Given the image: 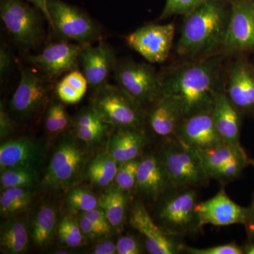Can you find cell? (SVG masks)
<instances>
[{
	"label": "cell",
	"mask_w": 254,
	"mask_h": 254,
	"mask_svg": "<svg viewBox=\"0 0 254 254\" xmlns=\"http://www.w3.org/2000/svg\"><path fill=\"white\" fill-rule=\"evenodd\" d=\"M220 66L221 59L218 56L183 65L161 81L160 95L175 100L184 118L212 109L218 92Z\"/></svg>",
	"instance_id": "6da1fadb"
},
{
	"label": "cell",
	"mask_w": 254,
	"mask_h": 254,
	"mask_svg": "<svg viewBox=\"0 0 254 254\" xmlns=\"http://www.w3.org/2000/svg\"><path fill=\"white\" fill-rule=\"evenodd\" d=\"M227 24L226 15L217 0H208L187 14L177 53L186 57L208 54L222 44Z\"/></svg>",
	"instance_id": "7a4b0ae2"
},
{
	"label": "cell",
	"mask_w": 254,
	"mask_h": 254,
	"mask_svg": "<svg viewBox=\"0 0 254 254\" xmlns=\"http://www.w3.org/2000/svg\"><path fill=\"white\" fill-rule=\"evenodd\" d=\"M104 123L119 129L141 128V105L120 86L107 84L95 91L91 104Z\"/></svg>",
	"instance_id": "3957f363"
},
{
	"label": "cell",
	"mask_w": 254,
	"mask_h": 254,
	"mask_svg": "<svg viewBox=\"0 0 254 254\" xmlns=\"http://www.w3.org/2000/svg\"><path fill=\"white\" fill-rule=\"evenodd\" d=\"M160 158L174 189H190L208 183L210 177L198 150L177 141L165 146Z\"/></svg>",
	"instance_id": "277c9868"
},
{
	"label": "cell",
	"mask_w": 254,
	"mask_h": 254,
	"mask_svg": "<svg viewBox=\"0 0 254 254\" xmlns=\"http://www.w3.org/2000/svg\"><path fill=\"white\" fill-rule=\"evenodd\" d=\"M50 26L61 38L83 45L101 37V31L85 13L62 0H48Z\"/></svg>",
	"instance_id": "5b68a950"
},
{
	"label": "cell",
	"mask_w": 254,
	"mask_h": 254,
	"mask_svg": "<svg viewBox=\"0 0 254 254\" xmlns=\"http://www.w3.org/2000/svg\"><path fill=\"white\" fill-rule=\"evenodd\" d=\"M0 16L6 31L18 46L31 49L43 38V28L36 10L21 0H1Z\"/></svg>",
	"instance_id": "8992f818"
},
{
	"label": "cell",
	"mask_w": 254,
	"mask_h": 254,
	"mask_svg": "<svg viewBox=\"0 0 254 254\" xmlns=\"http://www.w3.org/2000/svg\"><path fill=\"white\" fill-rule=\"evenodd\" d=\"M197 195L190 189H182L164 200L158 211L163 230L172 236H181L199 230Z\"/></svg>",
	"instance_id": "52a82bcc"
},
{
	"label": "cell",
	"mask_w": 254,
	"mask_h": 254,
	"mask_svg": "<svg viewBox=\"0 0 254 254\" xmlns=\"http://www.w3.org/2000/svg\"><path fill=\"white\" fill-rule=\"evenodd\" d=\"M114 71L118 86L140 105L158 100L161 81L150 65L134 62L117 63Z\"/></svg>",
	"instance_id": "ba28073f"
},
{
	"label": "cell",
	"mask_w": 254,
	"mask_h": 254,
	"mask_svg": "<svg viewBox=\"0 0 254 254\" xmlns=\"http://www.w3.org/2000/svg\"><path fill=\"white\" fill-rule=\"evenodd\" d=\"M175 32L173 23L147 25L128 34L125 41L148 63H161L170 55Z\"/></svg>",
	"instance_id": "9c48e42d"
},
{
	"label": "cell",
	"mask_w": 254,
	"mask_h": 254,
	"mask_svg": "<svg viewBox=\"0 0 254 254\" xmlns=\"http://www.w3.org/2000/svg\"><path fill=\"white\" fill-rule=\"evenodd\" d=\"M84 161V152L74 141L62 142L50 161L45 185L53 189L67 186L77 178Z\"/></svg>",
	"instance_id": "30bf717a"
},
{
	"label": "cell",
	"mask_w": 254,
	"mask_h": 254,
	"mask_svg": "<svg viewBox=\"0 0 254 254\" xmlns=\"http://www.w3.org/2000/svg\"><path fill=\"white\" fill-rule=\"evenodd\" d=\"M222 45L230 51L254 50V1L237 0L232 5Z\"/></svg>",
	"instance_id": "8fae6325"
},
{
	"label": "cell",
	"mask_w": 254,
	"mask_h": 254,
	"mask_svg": "<svg viewBox=\"0 0 254 254\" xmlns=\"http://www.w3.org/2000/svg\"><path fill=\"white\" fill-rule=\"evenodd\" d=\"M82 47L67 41L52 43L29 60L48 78H59L77 68Z\"/></svg>",
	"instance_id": "7c38bea8"
},
{
	"label": "cell",
	"mask_w": 254,
	"mask_h": 254,
	"mask_svg": "<svg viewBox=\"0 0 254 254\" xmlns=\"http://www.w3.org/2000/svg\"><path fill=\"white\" fill-rule=\"evenodd\" d=\"M176 138L182 144L198 150L223 143L215 128L213 108L184 118L177 129Z\"/></svg>",
	"instance_id": "4fadbf2b"
},
{
	"label": "cell",
	"mask_w": 254,
	"mask_h": 254,
	"mask_svg": "<svg viewBox=\"0 0 254 254\" xmlns=\"http://www.w3.org/2000/svg\"><path fill=\"white\" fill-rule=\"evenodd\" d=\"M195 210L200 228L205 225H245L248 214V208L241 206L233 201L224 190H220L213 198L198 203Z\"/></svg>",
	"instance_id": "5bb4252c"
},
{
	"label": "cell",
	"mask_w": 254,
	"mask_h": 254,
	"mask_svg": "<svg viewBox=\"0 0 254 254\" xmlns=\"http://www.w3.org/2000/svg\"><path fill=\"white\" fill-rule=\"evenodd\" d=\"M129 222L145 237V247L150 254H175L182 250L183 246L155 224L141 203H136L131 209Z\"/></svg>",
	"instance_id": "9a60e30c"
},
{
	"label": "cell",
	"mask_w": 254,
	"mask_h": 254,
	"mask_svg": "<svg viewBox=\"0 0 254 254\" xmlns=\"http://www.w3.org/2000/svg\"><path fill=\"white\" fill-rule=\"evenodd\" d=\"M79 64L88 86L96 91L108 83L117 62L112 48L101 42L97 46L83 45L80 53Z\"/></svg>",
	"instance_id": "2e32d148"
},
{
	"label": "cell",
	"mask_w": 254,
	"mask_h": 254,
	"mask_svg": "<svg viewBox=\"0 0 254 254\" xmlns=\"http://www.w3.org/2000/svg\"><path fill=\"white\" fill-rule=\"evenodd\" d=\"M48 94L44 80L29 68H23L17 88L10 100V108L19 116H28L46 103Z\"/></svg>",
	"instance_id": "e0dca14e"
},
{
	"label": "cell",
	"mask_w": 254,
	"mask_h": 254,
	"mask_svg": "<svg viewBox=\"0 0 254 254\" xmlns=\"http://www.w3.org/2000/svg\"><path fill=\"white\" fill-rule=\"evenodd\" d=\"M225 93L241 113L254 117V70L247 62L232 65Z\"/></svg>",
	"instance_id": "ac0fdd59"
},
{
	"label": "cell",
	"mask_w": 254,
	"mask_h": 254,
	"mask_svg": "<svg viewBox=\"0 0 254 254\" xmlns=\"http://www.w3.org/2000/svg\"><path fill=\"white\" fill-rule=\"evenodd\" d=\"M136 187L141 193L155 200L163 195L169 187H173L160 157L148 155L142 159Z\"/></svg>",
	"instance_id": "d6986e66"
},
{
	"label": "cell",
	"mask_w": 254,
	"mask_h": 254,
	"mask_svg": "<svg viewBox=\"0 0 254 254\" xmlns=\"http://www.w3.org/2000/svg\"><path fill=\"white\" fill-rule=\"evenodd\" d=\"M42 158L43 152L39 145L29 138L11 140L0 147L1 170L18 167L36 170Z\"/></svg>",
	"instance_id": "ffe728a7"
},
{
	"label": "cell",
	"mask_w": 254,
	"mask_h": 254,
	"mask_svg": "<svg viewBox=\"0 0 254 254\" xmlns=\"http://www.w3.org/2000/svg\"><path fill=\"white\" fill-rule=\"evenodd\" d=\"M240 112L226 93L218 92L213 107L215 128L223 143L240 144Z\"/></svg>",
	"instance_id": "44dd1931"
},
{
	"label": "cell",
	"mask_w": 254,
	"mask_h": 254,
	"mask_svg": "<svg viewBox=\"0 0 254 254\" xmlns=\"http://www.w3.org/2000/svg\"><path fill=\"white\" fill-rule=\"evenodd\" d=\"M183 114L175 100L160 95L148 115L152 131L163 138H176L177 129L183 120Z\"/></svg>",
	"instance_id": "7402d4cb"
},
{
	"label": "cell",
	"mask_w": 254,
	"mask_h": 254,
	"mask_svg": "<svg viewBox=\"0 0 254 254\" xmlns=\"http://www.w3.org/2000/svg\"><path fill=\"white\" fill-rule=\"evenodd\" d=\"M147 138L140 128L119 129L110 137L108 150L119 164L138 158Z\"/></svg>",
	"instance_id": "603a6c76"
},
{
	"label": "cell",
	"mask_w": 254,
	"mask_h": 254,
	"mask_svg": "<svg viewBox=\"0 0 254 254\" xmlns=\"http://www.w3.org/2000/svg\"><path fill=\"white\" fill-rule=\"evenodd\" d=\"M0 247L2 253H26L28 247V233L26 223L21 220L8 218L0 230Z\"/></svg>",
	"instance_id": "cb8c5ba5"
},
{
	"label": "cell",
	"mask_w": 254,
	"mask_h": 254,
	"mask_svg": "<svg viewBox=\"0 0 254 254\" xmlns=\"http://www.w3.org/2000/svg\"><path fill=\"white\" fill-rule=\"evenodd\" d=\"M198 152L210 179L219 169L229 162L235 159L248 158L241 144L222 143Z\"/></svg>",
	"instance_id": "d4e9b609"
},
{
	"label": "cell",
	"mask_w": 254,
	"mask_h": 254,
	"mask_svg": "<svg viewBox=\"0 0 254 254\" xmlns=\"http://www.w3.org/2000/svg\"><path fill=\"white\" fill-rule=\"evenodd\" d=\"M73 126L78 138L87 143L101 141L110 127L102 120L91 106L78 113Z\"/></svg>",
	"instance_id": "484cf974"
},
{
	"label": "cell",
	"mask_w": 254,
	"mask_h": 254,
	"mask_svg": "<svg viewBox=\"0 0 254 254\" xmlns=\"http://www.w3.org/2000/svg\"><path fill=\"white\" fill-rule=\"evenodd\" d=\"M57 211L54 206L43 205L38 209L32 220L31 236L35 245L48 247L54 238Z\"/></svg>",
	"instance_id": "4316f807"
},
{
	"label": "cell",
	"mask_w": 254,
	"mask_h": 254,
	"mask_svg": "<svg viewBox=\"0 0 254 254\" xmlns=\"http://www.w3.org/2000/svg\"><path fill=\"white\" fill-rule=\"evenodd\" d=\"M88 83L81 71L75 68L66 73L56 86V93L64 104H76L84 97Z\"/></svg>",
	"instance_id": "83f0119b"
},
{
	"label": "cell",
	"mask_w": 254,
	"mask_h": 254,
	"mask_svg": "<svg viewBox=\"0 0 254 254\" xmlns=\"http://www.w3.org/2000/svg\"><path fill=\"white\" fill-rule=\"evenodd\" d=\"M127 199L124 190L112 187L98 198V206L104 210L115 230H120L124 224Z\"/></svg>",
	"instance_id": "f1b7e54d"
},
{
	"label": "cell",
	"mask_w": 254,
	"mask_h": 254,
	"mask_svg": "<svg viewBox=\"0 0 254 254\" xmlns=\"http://www.w3.org/2000/svg\"><path fill=\"white\" fill-rule=\"evenodd\" d=\"M33 193L29 188L13 187L2 190L0 196V213L5 218H12L26 211L31 205Z\"/></svg>",
	"instance_id": "f546056e"
},
{
	"label": "cell",
	"mask_w": 254,
	"mask_h": 254,
	"mask_svg": "<svg viewBox=\"0 0 254 254\" xmlns=\"http://www.w3.org/2000/svg\"><path fill=\"white\" fill-rule=\"evenodd\" d=\"M118 164L108 151L105 152L97 155L89 163L87 175L98 186H108L116 177Z\"/></svg>",
	"instance_id": "4dcf8cb0"
},
{
	"label": "cell",
	"mask_w": 254,
	"mask_h": 254,
	"mask_svg": "<svg viewBox=\"0 0 254 254\" xmlns=\"http://www.w3.org/2000/svg\"><path fill=\"white\" fill-rule=\"evenodd\" d=\"M1 190L13 187L30 188L36 184V170L26 168H9L1 170Z\"/></svg>",
	"instance_id": "1f68e13d"
},
{
	"label": "cell",
	"mask_w": 254,
	"mask_h": 254,
	"mask_svg": "<svg viewBox=\"0 0 254 254\" xmlns=\"http://www.w3.org/2000/svg\"><path fill=\"white\" fill-rule=\"evenodd\" d=\"M63 102H53L48 107L45 120L47 131L52 134L61 133L69 126L71 120Z\"/></svg>",
	"instance_id": "d6a6232c"
},
{
	"label": "cell",
	"mask_w": 254,
	"mask_h": 254,
	"mask_svg": "<svg viewBox=\"0 0 254 254\" xmlns=\"http://www.w3.org/2000/svg\"><path fill=\"white\" fill-rule=\"evenodd\" d=\"M58 235L61 243L69 248L80 247L84 240L78 222L70 216L64 217L60 221L58 226Z\"/></svg>",
	"instance_id": "836d02e7"
},
{
	"label": "cell",
	"mask_w": 254,
	"mask_h": 254,
	"mask_svg": "<svg viewBox=\"0 0 254 254\" xmlns=\"http://www.w3.org/2000/svg\"><path fill=\"white\" fill-rule=\"evenodd\" d=\"M66 203L70 210L81 213L93 210L98 206V198L83 187H76L70 190L66 197Z\"/></svg>",
	"instance_id": "e575fe53"
},
{
	"label": "cell",
	"mask_w": 254,
	"mask_h": 254,
	"mask_svg": "<svg viewBox=\"0 0 254 254\" xmlns=\"http://www.w3.org/2000/svg\"><path fill=\"white\" fill-rule=\"evenodd\" d=\"M141 160L137 158L120 164L115 179L117 187L120 190L125 191L136 186L137 174Z\"/></svg>",
	"instance_id": "d590c367"
},
{
	"label": "cell",
	"mask_w": 254,
	"mask_h": 254,
	"mask_svg": "<svg viewBox=\"0 0 254 254\" xmlns=\"http://www.w3.org/2000/svg\"><path fill=\"white\" fill-rule=\"evenodd\" d=\"M208 0H166L160 19L178 14H188Z\"/></svg>",
	"instance_id": "8d00e7d4"
},
{
	"label": "cell",
	"mask_w": 254,
	"mask_h": 254,
	"mask_svg": "<svg viewBox=\"0 0 254 254\" xmlns=\"http://www.w3.org/2000/svg\"><path fill=\"white\" fill-rule=\"evenodd\" d=\"M250 165V158L235 159L221 167L211 179H215L220 182H230L240 176L244 169Z\"/></svg>",
	"instance_id": "74e56055"
},
{
	"label": "cell",
	"mask_w": 254,
	"mask_h": 254,
	"mask_svg": "<svg viewBox=\"0 0 254 254\" xmlns=\"http://www.w3.org/2000/svg\"><path fill=\"white\" fill-rule=\"evenodd\" d=\"M185 250L190 254H244L243 247L235 242L204 249L187 247Z\"/></svg>",
	"instance_id": "f35d334b"
},
{
	"label": "cell",
	"mask_w": 254,
	"mask_h": 254,
	"mask_svg": "<svg viewBox=\"0 0 254 254\" xmlns=\"http://www.w3.org/2000/svg\"><path fill=\"white\" fill-rule=\"evenodd\" d=\"M82 215L86 217L88 220H91L95 225H96L100 229V231L103 232L105 236L109 235L113 230V227L112 226L108 217L105 214L103 208H95L89 211L84 212L81 213Z\"/></svg>",
	"instance_id": "ab89813d"
},
{
	"label": "cell",
	"mask_w": 254,
	"mask_h": 254,
	"mask_svg": "<svg viewBox=\"0 0 254 254\" xmlns=\"http://www.w3.org/2000/svg\"><path fill=\"white\" fill-rule=\"evenodd\" d=\"M117 252L118 254H141L143 253L141 245L135 237L124 236L117 242Z\"/></svg>",
	"instance_id": "60d3db41"
},
{
	"label": "cell",
	"mask_w": 254,
	"mask_h": 254,
	"mask_svg": "<svg viewBox=\"0 0 254 254\" xmlns=\"http://www.w3.org/2000/svg\"><path fill=\"white\" fill-rule=\"evenodd\" d=\"M78 224L83 235L90 240H95L105 237L96 225L83 215H81L80 216Z\"/></svg>",
	"instance_id": "b9f144b4"
},
{
	"label": "cell",
	"mask_w": 254,
	"mask_h": 254,
	"mask_svg": "<svg viewBox=\"0 0 254 254\" xmlns=\"http://www.w3.org/2000/svg\"><path fill=\"white\" fill-rule=\"evenodd\" d=\"M13 127L12 122L9 116V114L6 113L4 105L1 103L0 107V136L1 139L6 138L12 133Z\"/></svg>",
	"instance_id": "7bdbcfd3"
},
{
	"label": "cell",
	"mask_w": 254,
	"mask_h": 254,
	"mask_svg": "<svg viewBox=\"0 0 254 254\" xmlns=\"http://www.w3.org/2000/svg\"><path fill=\"white\" fill-rule=\"evenodd\" d=\"M11 57L8 47L5 44L0 47V75L4 77L11 68Z\"/></svg>",
	"instance_id": "ee69618b"
},
{
	"label": "cell",
	"mask_w": 254,
	"mask_h": 254,
	"mask_svg": "<svg viewBox=\"0 0 254 254\" xmlns=\"http://www.w3.org/2000/svg\"><path fill=\"white\" fill-rule=\"evenodd\" d=\"M246 232L249 241L254 242V193L252 195V203L248 207V214L245 223Z\"/></svg>",
	"instance_id": "f6af8a7d"
},
{
	"label": "cell",
	"mask_w": 254,
	"mask_h": 254,
	"mask_svg": "<svg viewBox=\"0 0 254 254\" xmlns=\"http://www.w3.org/2000/svg\"><path fill=\"white\" fill-rule=\"evenodd\" d=\"M93 254H115L117 252L116 245L113 242L105 241L98 244L92 252Z\"/></svg>",
	"instance_id": "bcb514c9"
},
{
	"label": "cell",
	"mask_w": 254,
	"mask_h": 254,
	"mask_svg": "<svg viewBox=\"0 0 254 254\" xmlns=\"http://www.w3.org/2000/svg\"><path fill=\"white\" fill-rule=\"evenodd\" d=\"M28 1L33 3L41 11L50 26L51 19H50L49 10H48V0H28Z\"/></svg>",
	"instance_id": "7dc6e473"
},
{
	"label": "cell",
	"mask_w": 254,
	"mask_h": 254,
	"mask_svg": "<svg viewBox=\"0 0 254 254\" xmlns=\"http://www.w3.org/2000/svg\"><path fill=\"white\" fill-rule=\"evenodd\" d=\"M244 254H254V242H250L243 247Z\"/></svg>",
	"instance_id": "c3c4849f"
},
{
	"label": "cell",
	"mask_w": 254,
	"mask_h": 254,
	"mask_svg": "<svg viewBox=\"0 0 254 254\" xmlns=\"http://www.w3.org/2000/svg\"><path fill=\"white\" fill-rule=\"evenodd\" d=\"M250 165H252L254 168V160L253 159H250Z\"/></svg>",
	"instance_id": "681fc988"
}]
</instances>
